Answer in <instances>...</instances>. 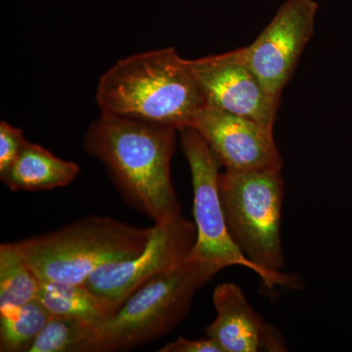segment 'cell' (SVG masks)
<instances>
[{
	"mask_svg": "<svg viewBox=\"0 0 352 352\" xmlns=\"http://www.w3.org/2000/svg\"><path fill=\"white\" fill-rule=\"evenodd\" d=\"M176 131L101 112L83 139L85 151L104 164L127 204L155 223L182 215L170 175Z\"/></svg>",
	"mask_w": 352,
	"mask_h": 352,
	"instance_id": "6da1fadb",
	"label": "cell"
},
{
	"mask_svg": "<svg viewBox=\"0 0 352 352\" xmlns=\"http://www.w3.org/2000/svg\"><path fill=\"white\" fill-rule=\"evenodd\" d=\"M101 112L173 127L192 126L205 99L187 60L173 48L120 59L99 80Z\"/></svg>",
	"mask_w": 352,
	"mask_h": 352,
	"instance_id": "7a4b0ae2",
	"label": "cell"
},
{
	"mask_svg": "<svg viewBox=\"0 0 352 352\" xmlns=\"http://www.w3.org/2000/svg\"><path fill=\"white\" fill-rule=\"evenodd\" d=\"M152 231L89 217L16 244L41 281L85 284L102 266L140 254Z\"/></svg>",
	"mask_w": 352,
	"mask_h": 352,
	"instance_id": "3957f363",
	"label": "cell"
},
{
	"mask_svg": "<svg viewBox=\"0 0 352 352\" xmlns=\"http://www.w3.org/2000/svg\"><path fill=\"white\" fill-rule=\"evenodd\" d=\"M220 270L189 258L179 267L153 278L91 333L85 352L131 351L168 335L188 314L196 292Z\"/></svg>",
	"mask_w": 352,
	"mask_h": 352,
	"instance_id": "277c9868",
	"label": "cell"
},
{
	"mask_svg": "<svg viewBox=\"0 0 352 352\" xmlns=\"http://www.w3.org/2000/svg\"><path fill=\"white\" fill-rule=\"evenodd\" d=\"M219 186L227 228L245 258L271 275L289 276L280 272L284 266L280 171L226 170L220 173Z\"/></svg>",
	"mask_w": 352,
	"mask_h": 352,
	"instance_id": "5b68a950",
	"label": "cell"
},
{
	"mask_svg": "<svg viewBox=\"0 0 352 352\" xmlns=\"http://www.w3.org/2000/svg\"><path fill=\"white\" fill-rule=\"evenodd\" d=\"M178 131L182 135L183 153L188 162L193 183L197 241L190 258L214 264L221 270L228 266H244L258 274L270 288L296 286V279L292 275L274 276L245 258L227 228L219 195V168L221 164L205 139L194 127H184Z\"/></svg>",
	"mask_w": 352,
	"mask_h": 352,
	"instance_id": "8992f818",
	"label": "cell"
},
{
	"mask_svg": "<svg viewBox=\"0 0 352 352\" xmlns=\"http://www.w3.org/2000/svg\"><path fill=\"white\" fill-rule=\"evenodd\" d=\"M197 241L195 222L182 215L153 226L151 237L138 256L106 264L85 285L120 307L140 287L188 261Z\"/></svg>",
	"mask_w": 352,
	"mask_h": 352,
	"instance_id": "52a82bcc",
	"label": "cell"
},
{
	"mask_svg": "<svg viewBox=\"0 0 352 352\" xmlns=\"http://www.w3.org/2000/svg\"><path fill=\"white\" fill-rule=\"evenodd\" d=\"M207 105L272 129L279 97L264 88L245 63L242 50L187 60Z\"/></svg>",
	"mask_w": 352,
	"mask_h": 352,
	"instance_id": "ba28073f",
	"label": "cell"
},
{
	"mask_svg": "<svg viewBox=\"0 0 352 352\" xmlns=\"http://www.w3.org/2000/svg\"><path fill=\"white\" fill-rule=\"evenodd\" d=\"M318 7L314 0H287L256 41L241 48L245 63L274 96H281L311 38Z\"/></svg>",
	"mask_w": 352,
	"mask_h": 352,
	"instance_id": "9c48e42d",
	"label": "cell"
},
{
	"mask_svg": "<svg viewBox=\"0 0 352 352\" xmlns=\"http://www.w3.org/2000/svg\"><path fill=\"white\" fill-rule=\"evenodd\" d=\"M192 127L226 170H281L282 159L272 129L210 105L197 113Z\"/></svg>",
	"mask_w": 352,
	"mask_h": 352,
	"instance_id": "30bf717a",
	"label": "cell"
},
{
	"mask_svg": "<svg viewBox=\"0 0 352 352\" xmlns=\"http://www.w3.org/2000/svg\"><path fill=\"white\" fill-rule=\"evenodd\" d=\"M217 317L206 336L222 352L286 351L281 333L265 323L233 283L220 284L212 295Z\"/></svg>",
	"mask_w": 352,
	"mask_h": 352,
	"instance_id": "8fae6325",
	"label": "cell"
},
{
	"mask_svg": "<svg viewBox=\"0 0 352 352\" xmlns=\"http://www.w3.org/2000/svg\"><path fill=\"white\" fill-rule=\"evenodd\" d=\"M80 166L27 141L12 166L0 175L11 191L38 192L61 188L76 179Z\"/></svg>",
	"mask_w": 352,
	"mask_h": 352,
	"instance_id": "7c38bea8",
	"label": "cell"
},
{
	"mask_svg": "<svg viewBox=\"0 0 352 352\" xmlns=\"http://www.w3.org/2000/svg\"><path fill=\"white\" fill-rule=\"evenodd\" d=\"M38 300L52 316L78 322L94 331L120 309L112 300L85 284L41 281Z\"/></svg>",
	"mask_w": 352,
	"mask_h": 352,
	"instance_id": "4fadbf2b",
	"label": "cell"
},
{
	"mask_svg": "<svg viewBox=\"0 0 352 352\" xmlns=\"http://www.w3.org/2000/svg\"><path fill=\"white\" fill-rule=\"evenodd\" d=\"M41 283L16 243L0 245V307L38 300Z\"/></svg>",
	"mask_w": 352,
	"mask_h": 352,
	"instance_id": "5bb4252c",
	"label": "cell"
},
{
	"mask_svg": "<svg viewBox=\"0 0 352 352\" xmlns=\"http://www.w3.org/2000/svg\"><path fill=\"white\" fill-rule=\"evenodd\" d=\"M52 315L38 300L0 307V351L28 352Z\"/></svg>",
	"mask_w": 352,
	"mask_h": 352,
	"instance_id": "9a60e30c",
	"label": "cell"
},
{
	"mask_svg": "<svg viewBox=\"0 0 352 352\" xmlns=\"http://www.w3.org/2000/svg\"><path fill=\"white\" fill-rule=\"evenodd\" d=\"M94 332L78 322L52 316L28 352H85Z\"/></svg>",
	"mask_w": 352,
	"mask_h": 352,
	"instance_id": "2e32d148",
	"label": "cell"
},
{
	"mask_svg": "<svg viewBox=\"0 0 352 352\" xmlns=\"http://www.w3.org/2000/svg\"><path fill=\"white\" fill-rule=\"evenodd\" d=\"M27 141L20 129L0 122V175L12 166Z\"/></svg>",
	"mask_w": 352,
	"mask_h": 352,
	"instance_id": "e0dca14e",
	"label": "cell"
},
{
	"mask_svg": "<svg viewBox=\"0 0 352 352\" xmlns=\"http://www.w3.org/2000/svg\"><path fill=\"white\" fill-rule=\"evenodd\" d=\"M160 352H222L219 344L208 336L199 340L179 337L159 349Z\"/></svg>",
	"mask_w": 352,
	"mask_h": 352,
	"instance_id": "ac0fdd59",
	"label": "cell"
}]
</instances>
